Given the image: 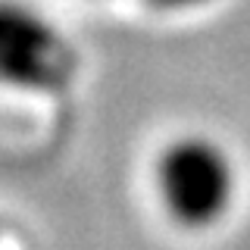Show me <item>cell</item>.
Wrapping results in <instances>:
<instances>
[{"label": "cell", "mask_w": 250, "mask_h": 250, "mask_svg": "<svg viewBox=\"0 0 250 250\" xmlns=\"http://www.w3.org/2000/svg\"><path fill=\"white\" fill-rule=\"evenodd\" d=\"M238 172L229 150L207 135H182L156 160V191L166 213L188 229H207L229 213Z\"/></svg>", "instance_id": "1"}, {"label": "cell", "mask_w": 250, "mask_h": 250, "mask_svg": "<svg viewBox=\"0 0 250 250\" xmlns=\"http://www.w3.org/2000/svg\"><path fill=\"white\" fill-rule=\"evenodd\" d=\"M153 10H197V6L209 3V0H144Z\"/></svg>", "instance_id": "3"}, {"label": "cell", "mask_w": 250, "mask_h": 250, "mask_svg": "<svg viewBox=\"0 0 250 250\" xmlns=\"http://www.w3.org/2000/svg\"><path fill=\"white\" fill-rule=\"evenodd\" d=\"M75 69L62 31L22 0H0V84L22 91L60 88Z\"/></svg>", "instance_id": "2"}]
</instances>
